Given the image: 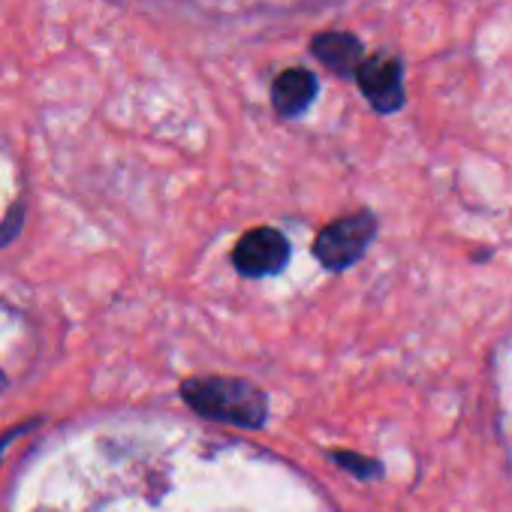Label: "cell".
Returning a JSON list of instances; mask_svg holds the SVG:
<instances>
[{
    "mask_svg": "<svg viewBox=\"0 0 512 512\" xmlns=\"http://www.w3.org/2000/svg\"><path fill=\"white\" fill-rule=\"evenodd\" d=\"M181 398L199 416L235 428H263L269 419L266 395L238 377H190L181 383Z\"/></svg>",
    "mask_w": 512,
    "mask_h": 512,
    "instance_id": "6da1fadb",
    "label": "cell"
},
{
    "mask_svg": "<svg viewBox=\"0 0 512 512\" xmlns=\"http://www.w3.org/2000/svg\"><path fill=\"white\" fill-rule=\"evenodd\" d=\"M377 235V220L371 211H356L350 217H341L329 226L320 229L314 241V256L323 269L329 272H344L353 263L362 260V253Z\"/></svg>",
    "mask_w": 512,
    "mask_h": 512,
    "instance_id": "7a4b0ae2",
    "label": "cell"
},
{
    "mask_svg": "<svg viewBox=\"0 0 512 512\" xmlns=\"http://www.w3.org/2000/svg\"><path fill=\"white\" fill-rule=\"evenodd\" d=\"M232 263L244 278H269L290 263V241L272 226H256L244 232L232 250Z\"/></svg>",
    "mask_w": 512,
    "mask_h": 512,
    "instance_id": "3957f363",
    "label": "cell"
},
{
    "mask_svg": "<svg viewBox=\"0 0 512 512\" xmlns=\"http://www.w3.org/2000/svg\"><path fill=\"white\" fill-rule=\"evenodd\" d=\"M359 91L365 94V100L374 106V112L380 115H392L404 106L407 94H404V67L395 55L377 52L368 55L356 73Z\"/></svg>",
    "mask_w": 512,
    "mask_h": 512,
    "instance_id": "277c9868",
    "label": "cell"
},
{
    "mask_svg": "<svg viewBox=\"0 0 512 512\" xmlns=\"http://www.w3.org/2000/svg\"><path fill=\"white\" fill-rule=\"evenodd\" d=\"M311 55L317 61H323L335 76H356L362 61L368 58L365 55V46L356 34L350 31H323L311 40Z\"/></svg>",
    "mask_w": 512,
    "mask_h": 512,
    "instance_id": "5b68a950",
    "label": "cell"
},
{
    "mask_svg": "<svg viewBox=\"0 0 512 512\" xmlns=\"http://www.w3.org/2000/svg\"><path fill=\"white\" fill-rule=\"evenodd\" d=\"M317 91H320V85H317V76L311 70H302V67L284 70L272 85L275 112L281 118H299L317 100Z\"/></svg>",
    "mask_w": 512,
    "mask_h": 512,
    "instance_id": "8992f818",
    "label": "cell"
},
{
    "mask_svg": "<svg viewBox=\"0 0 512 512\" xmlns=\"http://www.w3.org/2000/svg\"><path fill=\"white\" fill-rule=\"evenodd\" d=\"M332 458L338 461V467L350 470L359 479H371V476H380L383 473L374 458H365V455H356V452H332Z\"/></svg>",
    "mask_w": 512,
    "mask_h": 512,
    "instance_id": "52a82bcc",
    "label": "cell"
},
{
    "mask_svg": "<svg viewBox=\"0 0 512 512\" xmlns=\"http://www.w3.org/2000/svg\"><path fill=\"white\" fill-rule=\"evenodd\" d=\"M16 434H19V431H10V434H4V437H0V452H4V446H7V443H10V440L16 437Z\"/></svg>",
    "mask_w": 512,
    "mask_h": 512,
    "instance_id": "ba28073f",
    "label": "cell"
},
{
    "mask_svg": "<svg viewBox=\"0 0 512 512\" xmlns=\"http://www.w3.org/2000/svg\"><path fill=\"white\" fill-rule=\"evenodd\" d=\"M7 389V377H4V371H0V392Z\"/></svg>",
    "mask_w": 512,
    "mask_h": 512,
    "instance_id": "9c48e42d",
    "label": "cell"
}]
</instances>
